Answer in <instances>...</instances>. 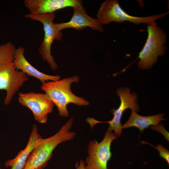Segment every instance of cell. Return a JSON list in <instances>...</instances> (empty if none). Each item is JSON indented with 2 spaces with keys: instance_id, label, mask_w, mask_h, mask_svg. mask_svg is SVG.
Returning a JSON list of instances; mask_svg holds the SVG:
<instances>
[{
  "instance_id": "cell-1",
  "label": "cell",
  "mask_w": 169,
  "mask_h": 169,
  "mask_svg": "<svg viewBox=\"0 0 169 169\" xmlns=\"http://www.w3.org/2000/svg\"><path fill=\"white\" fill-rule=\"evenodd\" d=\"M16 48L11 42L0 45V90H5L3 101L9 105L13 97L29 79L22 72L17 70L14 60Z\"/></svg>"
},
{
  "instance_id": "cell-2",
  "label": "cell",
  "mask_w": 169,
  "mask_h": 169,
  "mask_svg": "<svg viewBox=\"0 0 169 169\" xmlns=\"http://www.w3.org/2000/svg\"><path fill=\"white\" fill-rule=\"evenodd\" d=\"M73 118H70L55 134L42 138L29 154L23 169H43L52 158L53 151L60 144L73 140L76 135L70 131Z\"/></svg>"
},
{
  "instance_id": "cell-3",
  "label": "cell",
  "mask_w": 169,
  "mask_h": 169,
  "mask_svg": "<svg viewBox=\"0 0 169 169\" xmlns=\"http://www.w3.org/2000/svg\"><path fill=\"white\" fill-rule=\"evenodd\" d=\"M79 81V77L75 75L57 81H49L41 85V90L45 92L57 106L60 116H69L67 106L69 103H73L79 106H86L90 105L89 101L76 95L71 90V84L78 83Z\"/></svg>"
},
{
  "instance_id": "cell-4",
  "label": "cell",
  "mask_w": 169,
  "mask_h": 169,
  "mask_svg": "<svg viewBox=\"0 0 169 169\" xmlns=\"http://www.w3.org/2000/svg\"><path fill=\"white\" fill-rule=\"evenodd\" d=\"M147 31L146 41L138 56L137 66L142 69H150L156 62L158 57L163 55L167 49L166 35L156 21L147 25Z\"/></svg>"
},
{
  "instance_id": "cell-5",
  "label": "cell",
  "mask_w": 169,
  "mask_h": 169,
  "mask_svg": "<svg viewBox=\"0 0 169 169\" xmlns=\"http://www.w3.org/2000/svg\"><path fill=\"white\" fill-rule=\"evenodd\" d=\"M169 12L146 17H138L129 15L119 4L117 0H107L101 5L97 14V19L102 25L111 22L122 23L129 21L136 24L145 23L147 25L168 14Z\"/></svg>"
},
{
  "instance_id": "cell-6",
  "label": "cell",
  "mask_w": 169,
  "mask_h": 169,
  "mask_svg": "<svg viewBox=\"0 0 169 169\" xmlns=\"http://www.w3.org/2000/svg\"><path fill=\"white\" fill-rule=\"evenodd\" d=\"M24 17L42 23L44 36L39 48L38 52L51 68L54 70H56L58 65L51 54V47L54 40L59 41L61 39L63 34L61 31H58L54 26L53 21L55 17V13L38 14L30 13L25 14Z\"/></svg>"
},
{
  "instance_id": "cell-7",
  "label": "cell",
  "mask_w": 169,
  "mask_h": 169,
  "mask_svg": "<svg viewBox=\"0 0 169 169\" xmlns=\"http://www.w3.org/2000/svg\"><path fill=\"white\" fill-rule=\"evenodd\" d=\"M117 138L114 133L108 128L100 142L90 141L88 146L84 169H108V162L112 156L111 144Z\"/></svg>"
},
{
  "instance_id": "cell-8",
  "label": "cell",
  "mask_w": 169,
  "mask_h": 169,
  "mask_svg": "<svg viewBox=\"0 0 169 169\" xmlns=\"http://www.w3.org/2000/svg\"><path fill=\"white\" fill-rule=\"evenodd\" d=\"M18 100L20 104L30 109L34 120L41 124L47 123L48 115L53 112L55 105L45 93L20 92Z\"/></svg>"
},
{
  "instance_id": "cell-9",
  "label": "cell",
  "mask_w": 169,
  "mask_h": 169,
  "mask_svg": "<svg viewBox=\"0 0 169 169\" xmlns=\"http://www.w3.org/2000/svg\"><path fill=\"white\" fill-rule=\"evenodd\" d=\"M116 93L120 98V104L117 109L111 110V112L113 115L112 120L108 121H102V123H109L108 129L114 131L116 136H120L122 133V125L121 120L124 111L128 108H130L138 112L140 108L137 102V95L134 93L131 94L129 88H119L116 90Z\"/></svg>"
},
{
  "instance_id": "cell-10",
  "label": "cell",
  "mask_w": 169,
  "mask_h": 169,
  "mask_svg": "<svg viewBox=\"0 0 169 169\" xmlns=\"http://www.w3.org/2000/svg\"><path fill=\"white\" fill-rule=\"evenodd\" d=\"M73 16L68 22L58 23H54L56 29L59 31L69 28H72L80 31L85 27H89L94 30L101 32L103 31V25L97 18L89 16L85 8L82 4L72 8Z\"/></svg>"
},
{
  "instance_id": "cell-11",
  "label": "cell",
  "mask_w": 169,
  "mask_h": 169,
  "mask_svg": "<svg viewBox=\"0 0 169 169\" xmlns=\"http://www.w3.org/2000/svg\"><path fill=\"white\" fill-rule=\"evenodd\" d=\"M80 0H25L23 3L30 13L38 14L51 13L59 9L82 4Z\"/></svg>"
},
{
  "instance_id": "cell-12",
  "label": "cell",
  "mask_w": 169,
  "mask_h": 169,
  "mask_svg": "<svg viewBox=\"0 0 169 169\" xmlns=\"http://www.w3.org/2000/svg\"><path fill=\"white\" fill-rule=\"evenodd\" d=\"M25 49L22 46L16 48L14 54V60L16 69L24 73L27 76L39 80L43 84L50 81H55L61 78L60 75H52L44 74L33 66L24 56Z\"/></svg>"
},
{
  "instance_id": "cell-13",
  "label": "cell",
  "mask_w": 169,
  "mask_h": 169,
  "mask_svg": "<svg viewBox=\"0 0 169 169\" xmlns=\"http://www.w3.org/2000/svg\"><path fill=\"white\" fill-rule=\"evenodd\" d=\"M42 137L39 134L37 126L33 125L26 147L19 152L14 158L6 161L4 165L10 169H23L29 154Z\"/></svg>"
},
{
  "instance_id": "cell-14",
  "label": "cell",
  "mask_w": 169,
  "mask_h": 169,
  "mask_svg": "<svg viewBox=\"0 0 169 169\" xmlns=\"http://www.w3.org/2000/svg\"><path fill=\"white\" fill-rule=\"evenodd\" d=\"M128 120L122 125V129L134 127L139 130L141 132L150 125H158L160 122L166 119L163 118L164 114H158L149 116L139 115L133 110Z\"/></svg>"
},
{
  "instance_id": "cell-15",
  "label": "cell",
  "mask_w": 169,
  "mask_h": 169,
  "mask_svg": "<svg viewBox=\"0 0 169 169\" xmlns=\"http://www.w3.org/2000/svg\"><path fill=\"white\" fill-rule=\"evenodd\" d=\"M153 146L158 151L160 156L164 159L169 165V151L168 150L161 145H158L156 147Z\"/></svg>"
},
{
  "instance_id": "cell-16",
  "label": "cell",
  "mask_w": 169,
  "mask_h": 169,
  "mask_svg": "<svg viewBox=\"0 0 169 169\" xmlns=\"http://www.w3.org/2000/svg\"><path fill=\"white\" fill-rule=\"evenodd\" d=\"M151 128L153 130L158 131L161 133L165 137L166 139L169 141V133L166 130L163 125L159 124L158 125L151 126Z\"/></svg>"
},
{
  "instance_id": "cell-17",
  "label": "cell",
  "mask_w": 169,
  "mask_h": 169,
  "mask_svg": "<svg viewBox=\"0 0 169 169\" xmlns=\"http://www.w3.org/2000/svg\"><path fill=\"white\" fill-rule=\"evenodd\" d=\"M85 163L84 161L82 159L79 161H77L75 164L76 169H84Z\"/></svg>"
},
{
  "instance_id": "cell-18",
  "label": "cell",
  "mask_w": 169,
  "mask_h": 169,
  "mask_svg": "<svg viewBox=\"0 0 169 169\" xmlns=\"http://www.w3.org/2000/svg\"><path fill=\"white\" fill-rule=\"evenodd\" d=\"M0 169H1V167H0Z\"/></svg>"
}]
</instances>
